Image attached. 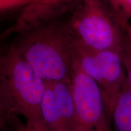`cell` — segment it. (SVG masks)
Wrapping results in <instances>:
<instances>
[{
  "label": "cell",
  "instance_id": "obj_14",
  "mask_svg": "<svg viewBox=\"0 0 131 131\" xmlns=\"http://www.w3.org/2000/svg\"><path fill=\"white\" fill-rule=\"evenodd\" d=\"M122 57L127 79L131 86V52L127 46L125 37H124V45L122 53Z\"/></svg>",
  "mask_w": 131,
  "mask_h": 131
},
{
  "label": "cell",
  "instance_id": "obj_4",
  "mask_svg": "<svg viewBox=\"0 0 131 131\" xmlns=\"http://www.w3.org/2000/svg\"><path fill=\"white\" fill-rule=\"evenodd\" d=\"M70 84L75 112L74 131H96L106 117H110L100 86L74 61Z\"/></svg>",
  "mask_w": 131,
  "mask_h": 131
},
{
  "label": "cell",
  "instance_id": "obj_9",
  "mask_svg": "<svg viewBox=\"0 0 131 131\" xmlns=\"http://www.w3.org/2000/svg\"><path fill=\"white\" fill-rule=\"evenodd\" d=\"M112 131H131V86L127 78L111 113Z\"/></svg>",
  "mask_w": 131,
  "mask_h": 131
},
{
  "label": "cell",
  "instance_id": "obj_1",
  "mask_svg": "<svg viewBox=\"0 0 131 131\" xmlns=\"http://www.w3.org/2000/svg\"><path fill=\"white\" fill-rule=\"evenodd\" d=\"M20 35L13 45L44 81H70L73 35L68 21H53Z\"/></svg>",
  "mask_w": 131,
  "mask_h": 131
},
{
  "label": "cell",
  "instance_id": "obj_5",
  "mask_svg": "<svg viewBox=\"0 0 131 131\" xmlns=\"http://www.w3.org/2000/svg\"><path fill=\"white\" fill-rule=\"evenodd\" d=\"M83 0H34L23 9L12 26L1 34L5 38L14 34H24L39 26L60 19L73 12Z\"/></svg>",
  "mask_w": 131,
  "mask_h": 131
},
{
  "label": "cell",
  "instance_id": "obj_11",
  "mask_svg": "<svg viewBox=\"0 0 131 131\" xmlns=\"http://www.w3.org/2000/svg\"><path fill=\"white\" fill-rule=\"evenodd\" d=\"M7 127L11 131H55L47 126L44 122L21 121L19 117H13L7 119L0 127Z\"/></svg>",
  "mask_w": 131,
  "mask_h": 131
},
{
  "label": "cell",
  "instance_id": "obj_7",
  "mask_svg": "<svg viewBox=\"0 0 131 131\" xmlns=\"http://www.w3.org/2000/svg\"><path fill=\"white\" fill-rule=\"evenodd\" d=\"M57 112L66 131H74L75 112L70 81L50 82Z\"/></svg>",
  "mask_w": 131,
  "mask_h": 131
},
{
  "label": "cell",
  "instance_id": "obj_13",
  "mask_svg": "<svg viewBox=\"0 0 131 131\" xmlns=\"http://www.w3.org/2000/svg\"><path fill=\"white\" fill-rule=\"evenodd\" d=\"M34 0H0V10L1 12L22 7L30 4Z\"/></svg>",
  "mask_w": 131,
  "mask_h": 131
},
{
  "label": "cell",
  "instance_id": "obj_15",
  "mask_svg": "<svg viewBox=\"0 0 131 131\" xmlns=\"http://www.w3.org/2000/svg\"><path fill=\"white\" fill-rule=\"evenodd\" d=\"M117 18L118 23L119 25L120 26L121 28L123 31L127 46H128L131 52V24L129 23V21L122 20V19L117 18Z\"/></svg>",
  "mask_w": 131,
  "mask_h": 131
},
{
  "label": "cell",
  "instance_id": "obj_10",
  "mask_svg": "<svg viewBox=\"0 0 131 131\" xmlns=\"http://www.w3.org/2000/svg\"><path fill=\"white\" fill-rule=\"evenodd\" d=\"M41 111L45 123L55 131H66L57 112L53 90L50 82H45V90L42 97Z\"/></svg>",
  "mask_w": 131,
  "mask_h": 131
},
{
  "label": "cell",
  "instance_id": "obj_16",
  "mask_svg": "<svg viewBox=\"0 0 131 131\" xmlns=\"http://www.w3.org/2000/svg\"><path fill=\"white\" fill-rule=\"evenodd\" d=\"M96 131H112L111 118L107 117L101 122Z\"/></svg>",
  "mask_w": 131,
  "mask_h": 131
},
{
  "label": "cell",
  "instance_id": "obj_3",
  "mask_svg": "<svg viewBox=\"0 0 131 131\" xmlns=\"http://www.w3.org/2000/svg\"><path fill=\"white\" fill-rule=\"evenodd\" d=\"M68 23L73 38L87 46L122 53L124 32L106 0H83Z\"/></svg>",
  "mask_w": 131,
  "mask_h": 131
},
{
  "label": "cell",
  "instance_id": "obj_12",
  "mask_svg": "<svg viewBox=\"0 0 131 131\" xmlns=\"http://www.w3.org/2000/svg\"><path fill=\"white\" fill-rule=\"evenodd\" d=\"M115 16L122 20L131 19V0H106Z\"/></svg>",
  "mask_w": 131,
  "mask_h": 131
},
{
  "label": "cell",
  "instance_id": "obj_8",
  "mask_svg": "<svg viewBox=\"0 0 131 131\" xmlns=\"http://www.w3.org/2000/svg\"><path fill=\"white\" fill-rule=\"evenodd\" d=\"M72 52L73 61L101 86L102 77L98 51L84 45L73 37Z\"/></svg>",
  "mask_w": 131,
  "mask_h": 131
},
{
  "label": "cell",
  "instance_id": "obj_2",
  "mask_svg": "<svg viewBox=\"0 0 131 131\" xmlns=\"http://www.w3.org/2000/svg\"><path fill=\"white\" fill-rule=\"evenodd\" d=\"M45 90V81L12 45L0 60V125L16 117L44 122Z\"/></svg>",
  "mask_w": 131,
  "mask_h": 131
},
{
  "label": "cell",
  "instance_id": "obj_17",
  "mask_svg": "<svg viewBox=\"0 0 131 131\" xmlns=\"http://www.w3.org/2000/svg\"><path fill=\"white\" fill-rule=\"evenodd\" d=\"M1 131H11L9 128H7V127H3L1 128Z\"/></svg>",
  "mask_w": 131,
  "mask_h": 131
},
{
  "label": "cell",
  "instance_id": "obj_6",
  "mask_svg": "<svg viewBox=\"0 0 131 131\" xmlns=\"http://www.w3.org/2000/svg\"><path fill=\"white\" fill-rule=\"evenodd\" d=\"M122 53L113 50L98 51L102 77L100 88L110 117L114 103L127 78Z\"/></svg>",
  "mask_w": 131,
  "mask_h": 131
}]
</instances>
